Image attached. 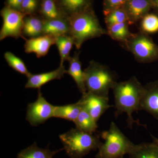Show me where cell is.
<instances>
[{"label": "cell", "instance_id": "obj_1", "mask_svg": "<svg viewBox=\"0 0 158 158\" xmlns=\"http://www.w3.org/2000/svg\"><path fill=\"white\" fill-rule=\"evenodd\" d=\"M115 101V117L123 113L127 114L128 127L131 128L134 124L144 126L139 120L133 118L134 112L141 109V102L143 86L135 77H131L124 81L117 82L113 88Z\"/></svg>", "mask_w": 158, "mask_h": 158}, {"label": "cell", "instance_id": "obj_2", "mask_svg": "<svg viewBox=\"0 0 158 158\" xmlns=\"http://www.w3.org/2000/svg\"><path fill=\"white\" fill-rule=\"evenodd\" d=\"M68 20L70 35L73 38L77 49H80L89 40L107 34V30L103 28L91 9L74 14Z\"/></svg>", "mask_w": 158, "mask_h": 158}, {"label": "cell", "instance_id": "obj_3", "mask_svg": "<svg viewBox=\"0 0 158 158\" xmlns=\"http://www.w3.org/2000/svg\"><path fill=\"white\" fill-rule=\"evenodd\" d=\"M100 136L75 128L59 135L64 150L70 158H83L98 149L102 142Z\"/></svg>", "mask_w": 158, "mask_h": 158}, {"label": "cell", "instance_id": "obj_4", "mask_svg": "<svg viewBox=\"0 0 158 158\" xmlns=\"http://www.w3.org/2000/svg\"><path fill=\"white\" fill-rule=\"evenodd\" d=\"M84 71L87 91L109 97V91L117 82L116 74L106 65L92 60Z\"/></svg>", "mask_w": 158, "mask_h": 158}, {"label": "cell", "instance_id": "obj_5", "mask_svg": "<svg viewBox=\"0 0 158 158\" xmlns=\"http://www.w3.org/2000/svg\"><path fill=\"white\" fill-rule=\"evenodd\" d=\"M104 140L98 149L96 158H119L129 153L135 147L133 143L113 122L110 129L100 135Z\"/></svg>", "mask_w": 158, "mask_h": 158}, {"label": "cell", "instance_id": "obj_6", "mask_svg": "<svg viewBox=\"0 0 158 158\" xmlns=\"http://www.w3.org/2000/svg\"><path fill=\"white\" fill-rule=\"evenodd\" d=\"M123 43L139 62L150 63L158 59V45L144 32L132 34Z\"/></svg>", "mask_w": 158, "mask_h": 158}, {"label": "cell", "instance_id": "obj_7", "mask_svg": "<svg viewBox=\"0 0 158 158\" xmlns=\"http://www.w3.org/2000/svg\"><path fill=\"white\" fill-rule=\"evenodd\" d=\"M3 24L0 31V40L11 37L18 39L23 36L24 19L26 15L22 11L6 6L1 11Z\"/></svg>", "mask_w": 158, "mask_h": 158}, {"label": "cell", "instance_id": "obj_8", "mask_svg": "<svg viewBox=\"0 0 158 158\" xmlns=\"http://www.w3.org/2000/svg\"><path fill=\"white\" fill-rule=\"evenodd\" d=\"M56 106L48 102L38 90L37 100L30 103L27 106L26 120L32 126L37 127L54 117Z\"/></svg>", "mask_w": 158, "mask_h": 158}, {"label": "cell", "instance_id": "obj_9", "mask_svg": "<svg viewBox=\"0 0 158 158\" xmlns=\"http://www.w3.org/2000/svg\"><path fill=\"white\" fill-rule=\"evenodd\" d=\"M79 102L97 122L109 108L113 107L109 104V97L99 96L88 91L82 94Z\"/></svg>", "mask_w": 158, "mask_h": 158}, {"label": "cell", "instance_id": "obj_10", "mask_svg": "<svg viewBox=\"0 0 158 158\" xmlns=\"http://www.w3.org/2000/svg\"><path fill=\"white\" fill-rule=\"evenodd\" d=\"M141 109L158 120V80L143 86Z\"/></svg>", "mask_w": 158, "mask_h": 158}, {"label": "cell", "instance_id": "obj_11", "mask_svg": "<svg viewBox=\"0 0 158 158\" xmlns=\"http://www.w3.org/2000/svg\"><path fill=\"white\" fill-rule=\"evenodd\" d=\"M25 40L24 46L25 52L35 54L37 58L46 56L51 47L55 44V37L48 35H43Z\"/></svg>", "mask_w": 158, "mask_h": 158}, {"label": "cell", "instance_id": "obj_12", "mask_svg": "<svg viewBox=\"0 0 158 158\" xmlns=\"http://www.w3.org/2000/svg\"><path fill=\"white\" fill-rule=\"evenodd\" d=\"M65 73H67V70L64 65H60L57 69L48 72L36 74L31 73L27 77V81L25 88L40 90L44 85L53 80H60Z\"/></svg>", "mask_w": 158, "mask_h": 158}, {"label": "cell", "instance_id": "obj_13", "mask_svg": "<svg viewBox=\"0 0 158 158\" xmlns=\"http://www.w3.org/2000/svg\"><path fill=\"white\" fill-rule=\"evenodd\" d=\"M152 7V0H127L123 8L132 24L142 19Z\"/></svg>", "mask_w": 158, "mask_h": 158}, {"label": "cell", "instance_id": "obj_14", "mask_svg": "<svg viewBox=\"0 0 158 158\" xmlns=\"http://www.w3.org/2000/svg\"><path fill=\"white\" fill-rule=\"evenodd\" d=\"M81 52H75L73 56H70L68 60L69 68L67 70V73L73 78L77 87L82 94L87 92L85 83L84 71L82 69V63L80 59Z\"/></svg>", "mask_w": 158, "mask_h": 158}, {"label": "cell", "instance_id": "obj_15", "mask_svg": "<svg viewBox=\"0 0 158 158\" xmlns=\"http://www.w3.org/2000/svg\"><path fill=\"white\" fill-rule=\"evenodd\" d=\"M43 35L54 37L70 35V25L68 19H57L44 20Z\"/></svg>", "mask_w": 158, "mask_h": 158}, {"label": "cell", "instance_id": "obj_16", "mask_svg": "<svg viewBox=\"0 0 158 158\" xmlns=\"http://www.w3.org/2000/svg\"><path fill=\"white\" fill-rule=\"evenodd\" d=\"M44 24V20L41 17L35 15H26L24 19L23 36L25 38H32L43 35Z\"/></svg>", "mask_w": 158, "mask_h": 158}, {"label": "cell", "instance_id": "obj_17", "mask_svg": "<svg viewBox=\"0 0 158 158\" xmlns=\"http://www.w3.org/2000/svg\"><path fill=\"white\" fill-rule=\"evenodd\" d=\"M65 17L91 9L90 0H56Z\"/></svg>", "mask_w": 158, "mask_h": 158}, {"label": "cell", "instance_id": "obj_18", "mask_svg": "<svg viewBox=\"0 0 158 158\" xmlns=\"http://www.w3.org/2000/svg\"><path fill=\"white\" fill-rule=\"evenodd\" d=\"M64 148L56 151H51L48 147L46 148L38 147L35 142L30 146L21 151L17 158H53L55 155L62 151Z\"/></svg>", "mask_w": 158, "mask_h": 158}, {"label": "cell", "instance_id": "obj_19", "mask_svg": "<svg viewBox=\"0 0 158 158\" xmlns=\"http://www.w3.org/2000/svg\"><path fill=\"white\" fill-rule=\"evenodd\" d=\"M40 12L44 20L68 19L61 11L56 0H41Z\"/></svg>", "mask_w": 158, "mask_h": 158}, {"label": "cell", "instance_id": "obj_20", "mask_svg": "<svg viewBox=\"0 0 158 158\" xmlns=\"http://www.w3.org/2000/svg\"><path fill=\"white\" fill-rule=\"evenodd\" d=\"M81 109V104L79 101L75 103L71 104L56 106L54 117L63 118L74 122Z\"/></svg>", "mask_w": 158, "mask_h": 158}, {"label": "cell", "instance_id": "obj_21", "mask_svg": "<svg viewBox=\"0 0 158 158\" xmlns=\"http://www.w3.org/2000/svg\"><path fill=\"white\" fill-rule=\"evenodd\" d=\"M128 155L129 158H158V146L153 142L135 144Z\"/></svg>", "mask_w": 158, "mask_h": 158}, {"label": "cell", "instance_id": "obj_22", "mask_svg": "<svg viewBox=\"0 0 158 158\" xmlns=\"http://www.w3.org/2000/svg\"><path fill=\"white\" fill-rule=\"evenodd\" d=\"M55 44L59 51L60 57V65H63L65 61L70 57V53L74 45L73 38L70 35L55 37Z\"/></svg>", "mask_w": 158, "mask_h": 158}, {"label": "cell", "instance_id": "obj_23", "mask_svg": "<svg viewBox=\"0 0 158 158\" xmlns=\"http://www.w3.org/2000/svg\"><path fill=\"white\" fill-rule=\"evenodd\" d=\"M74 123L76 128L86 132L94 133L98 128L97 122L82 106L78 116Z\"/></svg>", "mask_w": 158, "mask_h": 158}, {"label": "cell", "instance_id": "obj_24", "mask_svg": "<svg viewBox=\"0 0 158 158\" xmlns=\"http://www.w3.org/2000/svg\"><path fill=\"white\" fill-rule=\"evenodd\" d=\"M127 23L115 24L107 27V34L112 39L119 42L124 43L131 35Z\"/></svg>", "mask_w": 158, "mask_h": 158}, {"label": "cell", "instance_id": "obj_25", "mask_svg": "<svg viewBox=\"0 0 158 158\" xmlns=\"http://www.w3.org/2000/svg\"><path fill=\"white\" fill-rule=\"evenodd\" d=\"M105 21L107 27L115 24L127 23L132 24L127 13L123 7L104 12Z\"/></svg>", "mask_w": 158, "mask_h": 158}, {"label": "cell", "instance_id": "obj_26", "mask_svg": "<svg viewBox=\"0 0 158 158\" xmlns=\"http://www.w3.org/2000/svg\"><path fill=\"white\" fill-rule=\"evenodd\" d=\"M4 58L8 65L19 73L24 75L27 77L30 76L31 73L29 71L23 61L19 57L16 56L11 52H6L4 54Z\"/></svg>", "mask_w": 158, "mask_h": 158}, {"label": "cell", "instance_id": "obj_27", "mask_svg": "<svg viewBox=\"0 0 158 158\" xmlns=\"http://www.w3.org/2000/svg\"><path fill=\"white\" fill-rule=\"evenodd\" d=\"M141 32L145 34H154L158 31V16L148 13L141 19Z\"/></svg>", "mask_w": 158, "mask_h": 158}, {"label": "cell", "instance_id": "obj_28", "mask_svg": "<svg viewBox=\"0 0 158 158\" xmlns=\"http://www.w3.org/2000/svg\"><path fill=\"white\" fill-rule=\"evenodd\" d=\"M39 7L38 0H23L21 11L26 15H35Z\"/></svg>", "mask_w": 158, "mask_h": 158}, {"label": "cell", "instance_id": "obj_29", "mask_svg": "<svg viewBox=\"0 0 158 158\" xmlns=\"http://www.w3.org/2000/svg\"><path fill=\"white\" fill-rule=\"evenodd\" d=\"M127 0H103L104 12L123 7Z\"/></svg>", "mask_w": 158, "mask_h": 158}, {"label": "cell", "instance_id": "obj_30", "mask_svg": "<svg viewBox=\"0 0 158 158\" xmlns=\"http://www.w3.org/2000/svg\"><path fill=\"white\" fill-rule=\"evenodd\" d=\"M23 1V0H6V6L21 11Z\"/></svg>", "mask_w": 158, "mask_h": 158}, {"label": "cell", "instance_id": "obj_31", "mask_svg": "<svg viewBox=\"0 0 158 158\" xmlns=\"http://www.w3.org/2000/svg\"><path fill=\"white\" fill-rule=\"evenodd\" d=\"M153 7L155 8L158 11V0H152Z\"/></svg>", "mask_w": 158, "mask_h": 158}, {"label": "cell", "instance_id": "obj_32", "mask_svg": "<svg viewBox=\"0 0 158 158\" xmlns=\"http://www.w3.org/2000/svg\"><path fill=\"white\" fill-rule=\"evenodd\" d=\"M151 136L152 138L153 143H154V144H155L157 146H158V139L155 138V137H154V136L152 135Z\"/></svg>", "mask_w": 158, "mask_h": 158}, {"label": "cell", "instance_id": "obj_33", "mask_svg": "<svg viewBox=\"0 0 158 158\" xmlns=\"http://www.w3.org/2000/svg\"><path fill=\"white\" fill-rule=\"evenodd\" d=\"M123 157H120V158H123Z\"/></svg>", "mask_w": 158, "mask_h": 158}]
</instances>
